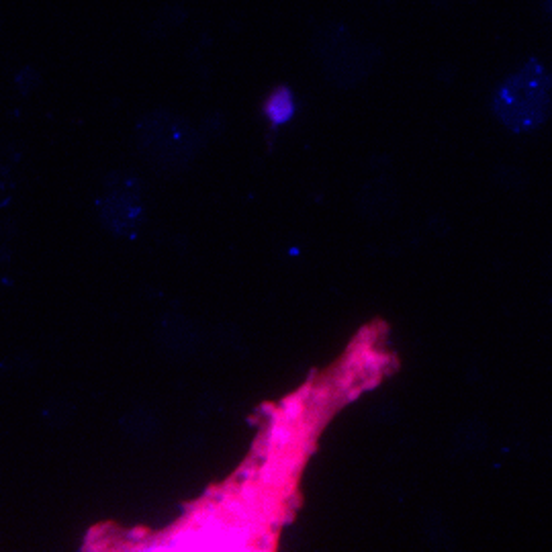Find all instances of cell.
Wrapping results in <instances>:
<instances>
[{"mask_svg": "<svg viewBox=\"0 0 552 552\" xmlns=\"http://www.w3.org/2000/svg\"><path fill=\"white\" fill-rule=\"evenodd\" d=\"M552 111V74L538 60H528L505 78L493 95L495 117L514 133L542 127Z\"/></svg>", "mask_w": 552, "mask_h": 552, "instance_id": "cell-1", "label": "cell"}, {"mask_svg": "<svg viewBox=\"0 0 552 552\" xmlns=\"http://www.w3.org/2000/svg\"><path fill=\"white\" fill-rule=\"evenodd\" d=\"M144 156L162 170L189 166L201 148L199 133L182 117L158 111L148 115L137 129Z\"/></svg>", "mask_w": 552, "mask_h": 552, "instance_id": "cell-2", "label": "cell"}, {"mask_svg": "<svg viewBox=\"0 0 552 552\" xmlns=\"http://www.w3.org/2000/svg\"><path fill=\"white\" fill-rule=\"evenodd\" d=\"M315 54L324 64L328 78L340 88H350L362 82L375 64L371 52L356 43L340 23H332L317 33Z\"/></svg>", "mask_w": 552, "mask_h": 552, "instance_id": "cell-3", "label": "cell"}, {"mask_svg": "<svg viewBox=\"0 0 552 552\" xmlns=\"http://www.w3.org/2000/svg\"><path fill=\"white\" fill-rule=\"evenodd\" d=\"M103 215L111 227L121 229V232L135 227V223L140 221L142 201L133 178L115 180L111 184L103 201Z\"/></svg>", "mask_w": 552, "mask_h": 552, "instance_id": "cell-4", "label": "cell"}, {"mask_svg": "<svg viewBox=\"0 0 552 552\" xmlns=\"http://www.w3.org/2000/svg\"><path fill=\"white\" fill-rule=\"evenodd\" d=\"M264 113H266V117H268L274 125L287 123V121L295 115V99H293V92H291L287 86L276 88V90L272 92V95L268 97L266 105H264Z\"/></svg>", "mask_w": 552, "mask_h": 552, "instance_id": "cell-5", "label": "cell"}, {"mask_svg": "<svg viewBox=\"0 0 552 552\" xmlns=\"http://www.w3.org/2000/svg\"><path fill=\"white\" fill-rule=\"evenodd\" d=\"M546 7H548V11L552 13V0H546Z\"/></svg>", "mask_w": 552, "mask_h": 552, "instance_id": "cell-6", "label": "cell"}]
</instances>
